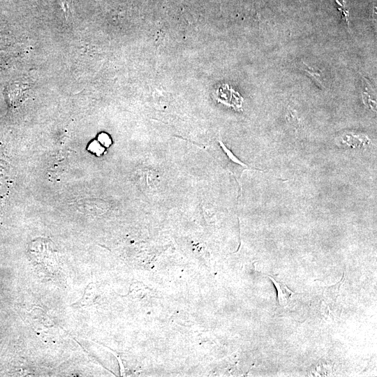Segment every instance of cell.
<instances>
[{
	"instance_id": "1",
	"label": "cell",
	"mask_w": 377,
	"mask_h": 377,
	"mask_svg": "<svg viewBox=\"0 0 377 377\" xmlns=\"http://www.w3.org/2000/svg\"><path fill=\"white\" fill-rule=\"evenodd\" d=\"M267 277L271 279L276 288L279 304L281 306H287L293 295V292L290 290L286 284L276 281L270 276H267Z\"/></svg>"
},
{
	"instance_id": "2",
	"label": "cell",
	"mask_w": 377,
	"mask_h": 377,
	"mask_svg": "<svg viewBox=\"0 0 377 377\" xmlns=\"http://www.w3.org/2000/svg\"><path fill=\"white\" fill-rule=\"evenodd\" d=\"M346 142H347L348 145L353 146V147H357L360 145H362L364 143L368 142V140L366 137L364 136H359V135H351V136H347V138L346 139Z\"/></svg>"
},
{
	"instance_id": "3",
	"label": "cell",
	"mask_w": 377,
	"mask_h": 377,
	"mask_svg": "<svg viewBox=\"0 0 377 377\" xmlns=\"http://www.w3.org/2000/svg\"><path fill=\"white\" fill-rule=\"evenodd\" d=\"M302 68L304 69V71H305L306 73H308L310 75H313V78L316 80H318V83L321 85V86H324L323 84V79L321 76V75L318 73H316L315 71H313L312 69L309 67L306 64H302Z\"/></svg>"
},
{
	"instance_id": "4",
	"label": "cell",
	"mask_w": 377,
	"mask_h": 377,
	"mask_svg": "<svg viewBox=\"0 0 377 377\" xmlns=\"http://www.w3.org/2000/svg\"><path fill=\"white\" fill-rule=\"evenodd\" d=\"M219 142H220V145L221 146L223 151L226 152V154H227V156H228L230 159H231L232 161H234L235 163L239 165H241L244 167H247L246 165H245L240 160H239L228 148H226V147L223 145V142H221V141Z\"/></svg>"
},
{
	"instance_id": "5",
	"label": "cell",
	"mask_w": 377,
	"mask_h": 377,
	"mask_svg": "<svg viewBox=\"0 0 377 377\" xmlns=\"http://www.w3.org/2000/svg\"><path fill=\"white\" fill-rule=\"evenodd\" d=\"M337 3H339L341 7V12L343 13V16L345 17L346 18V22H348V10H346L345 6H346V0H335Z\"/></svg>"
},
{
	"instance_id": "6",
	"label": "cell",
	"mask_w": 377,
	"mask_h": 377,
	"mask_svg": "<svg viewBox=\"0 0 377 377\" xmlns=\"http://www.w3.org/2000/svg\"><path fill=\"white\" fill-rule=\"evenodd\" d=\"M99 140L101 142L104 143V145H105L107 147H108L111 143V140L110 138L108 137V135H107L105 133H102L99 135Z\"/></svg>"
}]
</instances>
